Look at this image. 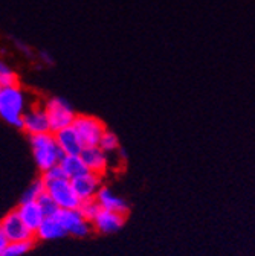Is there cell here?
Returning a JSON list of instances; mask_svg holds the SVG:
<instances>
[{
	"mask_svg": "<svg viewBox=\"0 0 255 256\" xmlns=\"http://www.w3.org/2000/svg\"><path fill=\"white\" fill-rule=\"evenodd\" d=\"M37 204L40 206V209H42L45 218H46V216H54V215L57 214V210H58L57 204L52 202V198L46 194V192L37 200Z\"/></svg>",
	"mask_w": 255,
	"mask_h": 256,
	"instance_id": "7402d4cb",
	"label": "cell"
},
{
	"mask_svg": "<svg viewBox=\"0 0 255 256\" xmlns=\"http://www.w3.org/2000/svg\"><path fill=\"white\" fill-rule=\"evenodd\" d=\"M20 128H23V130L29 134V138L51 133L48 116L45 113L43 106H34V107H31L28 112H25V114L22 118V126Z\"/></svg>",
	"mask_w": 255,
	"mask_h": 256,
	"instance_id": "ba28073f",
	"label": "cell"
},
{
	"mask_svg": "<svg viewBox=\"0 0 255 256\" xmlns=\"http://www.w3.org/2000/svg\"><path fill=\"white\" fill-rule=\"evenodd\" d=\"M58 166L68 180H74L89 172L80 156H63Z\"/></svg>",
	"mask_w": 255,
	"mask_h": 256,
	"instance_id": "2e32d148",
	"label": "cell"
},
{
	"mask_svg": "<svg viewBox=\"0 0 255 256\" xmlns=\"http://www.w3.org/2000/svg\"><path fill=\"white\" fill-rule=\"evenodd\" d=\"M11 86H19V76L5 61L0 60V87Z\"/></svg>",
	"mask_w": 255,
	"mask_h": 256,
	"instance_id": "ffe728a7",
	"label": "cell"
},
{
	"mask_svg": "<svg viewBox=\"0 0 255 256\" xmlns=\"http://www.w3.org/2000/svg\"><path fill=\"white\" fill-rule=\"evenodd\" d=\"M80 157L83 160V164L86 165L87 171L93 176L103 177L109 171V157L103 150H100V146L83 148Z\"/></svg>",
	"mask_w": 255,
	"mask_h": 256,
	"instance_id": "9c48e42d",
	"label": "cell"
},
{
	"mask_svg": "<svg viewBox=\"0 0 255 256\" xmlns=\"http://www.w3.org/2000/svg\"><path fill=\"white\" fill-rule=\"evenodd\" d=\"M92 224V230L101 235H112L118 230L122 229L125 224V215L109 212V210H100V214L93 218Z\"/></svg>",
	"mask_w": 255,
	"mask_h": 256,
	"instance_id": "8fae6325",
	"label": "cell"
},
{
	"mask_svg": "<svg viewBox=\"0 0 255 256\" xmlns=\"http://www.w3.org/2000/svg\"><path fill=\"white\" fill-rule=\"evenodd\" d=\"M0 229H2L5 238L8 240V242H22V241H36L34 234L31 232L25 224L22 222V220L19 218L17 212L13 210L10 214H7L2 221H0Z\"/></svg>",
	"mask_w": 255,
	"mask_h": 256,
	"instance_id": "52a82bcc",
	"label": "cell"
},
{
	"mask_svg": "<svg viewBox=\"0 0 255 256\" xmlns=\"http://www.w3.org/2000/svg\"><path fill=\"white\" fill-rule=\"evenodd\" d=\"M31 148H33V156L36 160L37 168L42 174L60 164L63 154L54 139L52 133H45L39 136H31Z\"/></svg>",
	"mask_w": 255,
	"mask_h": 256,
	"instance_id": "7a4b0ae2",
	"label": "cell"
},
{
	"mask_svg": "<svg viewBox=\"0 0 255 256\" xmlns=\"http://www.w3.org/2000/svg\"><path fill=\"white\" fill-rule=\"evenodd\" d=\"M45 194V184L42 178H36L33 183H31L26 190L23 192V197L20 203H26V202H37L42 196Z\"/></svg>",
	"mask_w": 255,
	"mask_h": 256,
	"instance_id": "ac0fdd59",
	"label": "cell"
},
{
	"mask_svg": "<svg viewBox=\"0 0 255 256\" xmlns=\"http://www.w3.org/2000/svg\"><path fill=\"white\" fill-rule=\"evenodd\" d=\"M54 218L60 222V226L63 228L66 235L75 238H86L93 232L92 224L86 218H83L78 209H69V210L58 209Z\"/></svg>",
	"mask_w": 255,
	"mask_h": 256,
	"instance_id": "8992f818",
	"label": "cell"
},
{
	"mask_svg": "<svg viewBox=\"0 0 255 256\" xmlns=\"http://www.w3.org/2000/svg\"><path fill=\"white\" fill-rule=\"evenodd\" d=\"M19 218L22 220V222L31 230L36 232L37 228L40 226V222L43 221L45 215L40 209V206L37 204V202H26V203H20L16 209Z\"/></svg>",
	"mask_w": 255,
	"mask_h": 256,
	"instance_id": "5bb4252c",
	"label": "cell"
},
{
	"mask_svg": "<svg viewBox=\"0 0 255 256\" xmlns=\"http://www.w3.org/2000/svg\"><path fill=\"white\" fill-rule=\"evenodd\" d=\"M43 108H45V113L48 116L51 133H55L58 130L66 128V126H71L75 116H77L72 106L63 98H51V100H48L46 104L43 106Z\"/></svg>",
	"mask_w": 255,
	"mask_h": 256,
	"instance_id": "5b68a950",
	"label": "cell"
},
{
	"mask_svg": "<svg viewBox=\"0 0 255 256\" xmlns=\"http://www.w3.org/2000/svg\"><path fill=\"white\" fill-rule=\"evenodd\" d=\"M63 236H66V234H65V230H63V228L60 226V222L54 216L43 218L40 226L34 232V238H39L42 241H52V240H58Z\"/></svg>",
	"mask_w": 255,
	"mask_h": 256,
	"instance_id": "9a60e30c",
	"label": "cell"
},
{
	"mask_svg": "<svg viewBox=\"0 0 255 256\" xmlns=\"http://www.w3.org/2000/svg\"><path fill=\"white\" fill-rule=\"evenodd\" d=\"M43 184H45V192L52 198V202L57 204L58 209H63V210L78 209L80 200L77 198L75 192L71 186V182L68 178L43 180Z\"/></svg>",
	"mask_w": 255,
	"mask_h": 256,
	"instance_id": "277c9868",
	"label": "cell"
},
{
	"mask_svg": "<svg viewBox=\"0 0 255 256\" xmlns=\"http://www.w3.org/2000/svg\"><path fill=\"white\" fill-rule=\"evenodd\" d=\"M34 241H22V242H8L2 256H23L29 253L34 247Z\"/></svg>",
	"mask_w": 255,
	"mask_h": 256,
	"instance_id": "d6986e66",
	"label": "cell"
},
{
	"mask_svg": "<svg viewBox=\"0 0 255 256\" xmlns=\"http://www.w3.org/2000/svg\"><path fill=\"white\" fill-rule=\"evenodd\" d=\"M95 200H97V203L100 204L103 210H109V212H115L121 215H127V212H129V204H127V202L118 197L116 194H113V190L106 186L100 188Z\"/></svg>",
	"mask_w": 255,
	"mask_h": 256,
	"instance_id": "4fadbf2b",
	"label": "cell"
},
{
	"mask_svg": "<svg viewBox=\"0 0 255 256\" xmlns=\"http://www.w3.org/2000/svg\"><path fill=\"white\" fill-rule=\"evenodd\" d=\"M40 55H42V56L45 58V61H46L48 64H52V58H51V56H49V55H48L46 52H42Z\"/></svg>",
	"mask_w": 255,
	"mask_h": 256,
	"instance_id": "cb8c5ba5",
	"label": "cell"
},
{
	"mask_svg": "<svg viewBox=\"0 0 255 256\" xmlns=\"http://www.w3.org/2000/svg\"><path fill=\"white\" fill-rule=\"evenodd\" d=\"M100 210H101V208H100V204L97 203V200H87V202H81L80 203V206H78V212L83 215V218H86L89 222H92L93 221V218L97 216L98 214H100Z\"/></svg>",
	"mask_w": 255,
	"mask_h": 256,
	"instance_id": "44dd1931",
	"label": "cell"
},
{
	"mask_svg": "<svg viewBox=\"0 0 255 256\" xmlns=\"http://www.w3.org/2000/svg\"><path fill=\"white\" fill-rule=\"evenodd\" d=\"M52 134L60 151L65 156H80V152L83 151V145L72 126H66Z\"/></svg>",
	"mask_w": 255,
	"mask_h": 256,
	"instance_id": "7c38bea8",
	"label": "cell"
},
{
	"mask_svg": "<svg viewBox=\"0 0 255 256\" xmlns=\"http://www.w3.org/2000/svg\"><path fill=\"white\" fill-rule=\"evenodd\" d=\"M71 182V186L75 192L77 198L81 202H87V200H93L97 197L100 188L103 186L101 184V177L98 176H93L90 172L81 176V177H77L74 180H69Z\"/></svg>",
	"mask_w": 255,
	"mask_h": 256,
	"instance_id": "30bf717a",
	"label": "cell"
},
{
	"mask_svg": "<svg viewBox=\"0 0 255 256\" xmlns=\"http://www.w3.org/2000/svg\"><path fill=\"white\" fill-rule=\"evenodd\" d=\"M26 108V96L20 86L2 87L0 90V118L10 125L22 126Z\"/></svg>",
	"mask_w": 255,
	"mask_h": 256,
	"instance_id": "6da1fadb",
	"label": "cell"
},
{
	"mask_svg": "<svg viewBox=\"0 0 255 256\" xmlns=\"http://www.w3.org/2000/svg\"><path fill=\"white\" fill-rule=\"evenodd\" d=\"M0 90H2V87H0Z\"/></svg>",
	"mask_w": 255,
	"mask_h": 256,
	"instance_id": "d4e9b609",
	"label": "cell"
},
{
	"mask_svg": "<svg viewBox=\"0 0 255 256\" xmlns=\"http://www.w3.org/2000/svg\"><path fill=\"white\" fill-rule=\"evenodd\" d=\"M98 146H100V150H103L107 156L115 154V152H118V151L121 150V144H119L118 136H116L113 132H110V130H106V132L103 133V136H101V139H100V142H98Z\"/></svg>",
	"mask_w": 255,
	"mask_h": 256,
	"instance_id": "e0dca14e",
	"label": "cell"
},
{
	"mask_svg": "<svg viewBox=\"0 0 255 256\" xmlns=\"http://www.w3.org/2000/svg\"><path fill=\"white\" fill-rule=\"evenodd\" d=\"M7 246H8V240L5 238L2 229H0V256H2V253H4V250L7 248Z\"/></svg>",
	"mask_w": 255,
	"mask_h": 256,
	"instance_id": "603a6c76",
	"label": "cell"
},
{
	"mask_svg": "<svg viewBox=\"0 0 255 256\" xmlns=\"http://www.w3.org/2000/svg\"><path fill=\"white\" fill-rule=\"evenodd\" d=\"M71 126L77 133L83 148L98 146V142H100L103 133L107 130L101 119L95 118V116H89V114H77Z\"/></svg>",
	"mask_w": 255,
	"mask_h": 256,
	"instance_id": "3957f363",
	"label": "cell"
}]
</instances>
